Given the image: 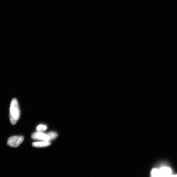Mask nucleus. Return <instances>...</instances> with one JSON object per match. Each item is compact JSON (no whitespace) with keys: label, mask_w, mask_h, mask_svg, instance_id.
Listing matches in <instances>:
<instances>
[{"label":"nucleus","mask_w":177,"mask_h":177,"mask_svg":"<svg viewBox=\"0 0 177 177\" xmlns=\"http://www.w3.org/2000/svg\"><path fill=\"white\" fill-rule=\"evenodd\" d=\"M20 110L18 102L16 98L12 100L10 109V119L11 124L15 125L20 118Z\"/></svg>","instance_id":"obj_1"},{"label":"nucleus","mask_w":177,"mask_h":177,"mask_svg":"<svg viewBox=\"0 0 177 177\" xmlns=\"http://www.w3.org/2000/svg\"><path fill=\"white\" fill-rule=\"evenodd\" d=\"M24 137L22 136H14L9 138L7 145L12 147L17 148L22 143Z\"/></svg>","instance_id":"obj_2"},{"label":"nucleus","mask_w":177,"mask_h":177,"mask_svg":"<svg viewBox=\"0 0 177 177\" xmlns=\"http://www.w3.org/2000/svg\"><path fill=\"white\" fill-rule=\"evenodd\" d=\"M33 139L37 140H41L49 142L51 140L49 134H46L41 132L40 131H38L32 134L31 136Z\"/></svg>","instance_id":"obj_3"},{"label":"nucleus","mask_w":177,"mask_h":177,"mask_svg":"<svg viewBox=\"0 0 177 177\" xmlns=\"http://www.w3.org/2000/svg\"><path fill=\"white\" fill-rule=\"evenodd\" d=\"M158 176H170L172 175V171L169 167H163L158 169Z\"/></svg>","instance_id":"obj_4"},{"label":"nucleus","mask_w":177,"mask_h":177,"mask_svg":"<svg viewBox=\"0 0 177 177\" xmlns=\"http://www.w3.org/2000/svg\"><path fill=\"white\" fill-rule=\"evenodd\" d=\"M51 143L47 141H43V142H34L32 143L33 146L35 147H44L49 146Z\"/></svg>","instance_id":"obj_5"},{"label":"nucleus","mask_w":177,"mask_h":177,"mask_svg":"<svg viewBox=\"0 0 177 177\" xmlns=\"http://www.w3.org/2000/svg\"><path fill=\"white\" fill-rule=\"evenodd\" d=\"M47 127L46 125L40 124L38 126L36 129L38 131H42L47 130Z\"/></svg>","instance_id":"obj_6"}]
</instances>
